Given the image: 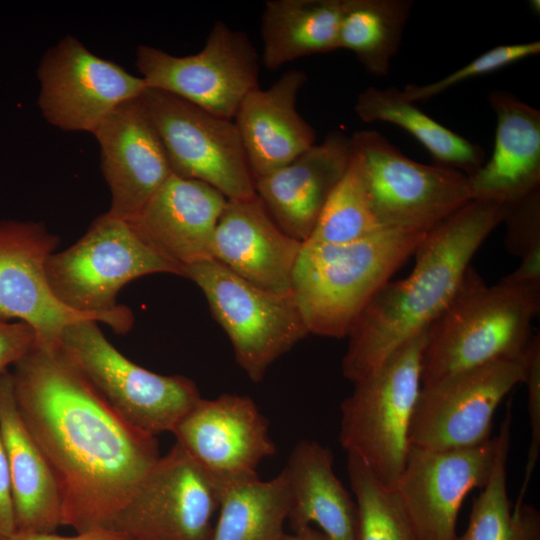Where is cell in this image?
<instances>
[{
  "label": "cell",
  "mask_w": 540,
  "mask_h": 540,
  "mask_svg": "<svg viewBox=\"0 0 540 540\" xmlns=\"http://www.w3.org/2000/svg\"><path fill=\"white\" fill-rule=\"evenodd\" d=\"M11 375L20 416L56 480L62 526L111 528L161 456L156 436L122 418L58 347L36 344Z\"/></svg>",
  "instance_id": "cell-1"
},
{
  "label": "cell",
  "mask_w": 540,
  "mask_h": 540,
  "mask_svg": "<svg viewBox=\"0 0 540 540\" xmlns=\"http://www.w3.org/2000/svg\"><path fill=\"white\" fill-rule=\"evenodd\" d=\"M502 207L471 200L427 232L404 279L387 282L350 330L342 361L352 383L375 372L400 346L427 330L456 294L475 252L501 223Z\"/></svg>",
  "instance_id": "cell-2"
},
{
  "label": "cell",
  "mask_w": 540,
  "mask_h": 540,
  "mask_svg": "<svg viewBox=\"0 0 540 540\" xmlns=\"http://www.w3.org/2000/svg\"><path fill=\"white\" fill-rule=\"evenodd\" d=\"M540 309V282L488 286L468 267L454 297L426 330L422 385L497 360L525 356Z\"/></svg>",
  "instance_id": "cell-3"
},
{
  "label": "cell",
  "mask_w": 540,
  "mask_h": 540,
  "mask_svg": "<svg viewBox=\"0 0 540 540\" xmlns=\"http://www.w3.org/2000/svg\"><path fill=\"white\" fill-rule=\"evenodd\" d=\"M427 233L381 229L347 243H302L291 293L311 334L341 338Z\"/></svg>",
  "instance_id": "cell-4"
},
{
  "label": "cell",
  "mask_w": 540,
  "mask_h": 540,
  "mask_svg": "<svg viewBox=\"0 0 540 540\" xmlns=\"http://www.w3.org/2000/svg\"><path fill=\"white\" fill-rule=\"evenodd\" d=\"M426 331L396 349L343 400L339 441L377 479L395 490L410 449L409 433L422 387Z\"/></svg>",
  "instance_id": "cell-5"
},
{
  "label": "cell",
  "mask_w": 540,
  "mask_h": 540,
  "mask_svg": "<svg viewBox=\"0 0 540 540\" xmlns=\"http://www.w3.org/2000/svg\"><path fill=\"white\" fill-rule=\"evenodd\" d=\"M154 273L184 276L179 265L146 242L128 221L108 212L46 263L49 285L61 303L78 312L107 316L132 313L117 304L120 289Z\"/></svg>",
  "instance_id": "cell-6"
},
{
  "label": "cell",
  "mask_w": 540,
  "mask_h": 540,
  "mask_svg": "<svg viewBox=\"0 0 540 540\" xmlns=\"http://www.w3.org/2000/svg\"><path fill=\"white\" fill-rule=\"evenodd\" d=\"M98 324L83 320L69 325L60 337V352L128 423L154 436L172 432L201 398L196 384L135 364L106 339Z\"/></svg>",
  "instance_id": "cell-7"
},
{
  "label": "cell",
  "mask_w": 540,
  "mask_h": 540,
  "mask_svg": "<svg viewBox=\"0 0 540 540\" xmlns=\"http://www.w3.org/2000/svg\"><path fill=\"white\" fill-rule=\"evenodd\" d=\"M350 139L383 229L427 233L471 201L462 171L414 161L375 130L357 131Z\"/></svg>",
  "instance_id": "cell-8"
},
{
  "label": "cell",
  "mask_w": 540,
  "mask_h": 540,
  "mask_svg": "<svg viewBox=\"0 0 540 540\" xmlns=\"http://www.w3.org/2000/svg\"><path fill=\"white\" fill-rule=\"evenodd\" d=\"M184 277L202 290L237 363L253 382L309 334L292 293L260 288L214 259L186 267Z\"/></svg>",
  "instance_id": "cell-9"
},
{
  "label": "cell",
  "mask_w": 540,
  "mask_h": 540,
  "mask_svg": "<svg viewBox=\"0 0 540 540\" xmlns=\"http://www.w3.org/2000/svg\"><path fill=\"white\" fill-rule=\"evenodd\" d=\"M259 58L248 35L221 20L195 54L175 56L144 44L136 49V66L148 88L231 120L242 100L260 87Z\"/></svg>",
  "instance_id": "cell-10"
},
{
  "label": "cell",
  "mask_w": 540,
  "mask_h": 540,
  "mask_svg": "<svg viewBox=\"0 0 540 540\" xmlns=\"http://www.w3.org/2000/svg\"><path fill=\"white\" fill-rule=\"evenodd\" d=\"M141 100L165 147L173 174L205 182L227 199L256 194L233 120L157 89L147 88Z\"/></svg>",
  "instance_id": "cell-11"
},
{
  "label": "cell",
  "mask_w": 540,
  "mask_h": 540,
  "mask_svg": "<svg viewBox=\"0 0 540 540\" xmlns=\"http://www.w3.org/2000/svg\"><path fill=\"white\" fill-rule=\"evenodd\" d=\"M59 238L44 223L0 220V317L17 319L36 332L37 345L57 348L63 331L71 324L95 320L124 334L133 326V313L107 316L78 312L54 295L46 275V263Z\"/></svg>",
  "instance_id": "cell-12"
},
{
  "label": "cell",
  "mask_w": 540,
  "mask_h": 540,
  "mask_svg": "<svg viewBox=\"0 0 540 540\" xmlns=\"http://www.w3.org/2000/svg\"><path fill=\"white\" fill-rule=\"evenodd\" d=\"M525 368V356L497 360L422 385L411 421L410 445L448 450L488 441L496 409L524 383Z\"/></svg>",
  "instance_id": "cell-13"
},
{
  "label": "cell",
  "mask_w": 540,
  "mask_h": 540,
  "mask_svg": "<svg viewBox=\"0 0 540 540\" xmlns=\"http://www.w3.org/2000/svg\"><path fill=\"white\" fill-rule=\"evenodd\" d=\"M216 479L175 442L144 476L111 529L134 540H211Z\"/></svg>",
  "instance_id": "cell-14"
},
{
  "label": "cell",
  "mask_w": 540,
  "mask_h": 540,
  "mask_svg": "<svg viewBox=\"0 0 540 540\" xmlns=\"http://www.w3.org/2000/svg\"><path fill=\"white\" fill-rule=\"evenodd\" d=\"M37 76L43 117L66 132L93 133L118 105L148 88L141 76L97 56L72 35L44 53Z\"/></svg>",
  "instance_id": "cell-15"
},
{
  "label": "cell",
  "mask_w": 540,
  "mask_h": 540,
  "mask_svg": "<svg viewBox=\"0 0 540 540\" xmlns=\"http://www.w3.org/2000/svg\"><path fill=\"white\" fill-rule=\"evenodd\" d=\"M497 446V435L461 449L410 445L395 491L419 540L456 539L460 507L469 492L488 482Z\"/></svg>",
  "instance_id": "cell-16"
},
{
  "label": "cell",
  "mask_w": 540,
  "mask_h": 540,
  "mask_svg": "<svg viewBox=\"0 0 540 540\" xmlns=\"http://www.w3.org/2000/svg\"><path fill=\"white\" fill-rule=\"evenodd\" d=\"M186 453L215 479L256 476L275 453L269 424L248 396L200 398L171 432Z\"/></svg>",
  "instance_id": "cell-17"
},
{
  "label": "cell",
  "mask_w": 540,
  "mask_h": 540,
  "mask_svg": "<svg viewBox=\"0 0 540 540\" xmlns=\"http://www.w3.org/2000/svg\"><path fill=\"white\" fill-rule=\"evenodd\" d=\"M111 192L108 213L131 222L172 174L160 136L141 96L112 110L92 133Z\"/></svg>",
  "instance_id": "cell-18"
},
{
  "label": "cell",
  "mask_w": 540,
  "mask_h": 540,
  "mask_svg": "<svg viewBox=\"0 0 540 540\" xmlns=\"http://www.w3.org/2000/svg\"><path fill=\"white\" fill-rule=\"evenodd\" d=\"M227 200L205 182L172 173L129 223L184 273L188 266L213 259L214 234Z\"/></svg>",
  "instance_id": "cell-19"
},
{
  "label": "cell",
  "mask_w": 540,
  "mask_h": 540,
  "mask_svg": "<svg viewBox=\"0 0 540 540\" xmlns=\"http://www.w3.org/2000/svg\"><path fill=\"white\" fill-rule=\"evenodd\" d=\"M301 246L254 194L227 200L214 234L213 259L260 288L289 294Z\"/></svg>",
  "instance_id": "cell-20"
},
{
  "label": "cell",
  "mask_w": 540,
  "mask_h": 540,
  "mask_svg": "<svg viewBox=\"0 0 540 540\" xmlns=\"http://www.w3.org/2000/svg\"><path fill=\"white\" fill-rule=\"evenodd\" d=\"M351 152L350 137L332 131L290 163L255 180L256 195L288 236L301 243L310 238Z\"/></svg>",
  "instance_id": "cell-21"
},
{
  "label": "cell",
  "mask_w": 540,
  "mask_h": 540,
  "mask_svg": "<svg viewBox=\"0 0 540 540\" xmlns=\"http://www.w3.org/2000/svg\"><path fill=\"white\" fill-rule=\"evenodd\" d=\"M305 72H284L269 88L250 92L233 118L254 180L285 166L315 144L314 128L296 103Z\"/></svg>",
  "instance_id": "cell-22"
},
{
  "label": "cell",
  "mask_w": 540,
  "mask_h": 540,
  "mask_svg": "<svg viewBox=\"0 0 540 540\" xmlns=\"http://www.w3.org/2000/svg\"><path fill=\"white\" fill-rule=\"evenodd\" d=\"M496 116L491 157L468 175L471 200L504 205L540 189V111L506 91L489 93Z\"/></svg>",
  "instance_id": "cell-23"
},
{
  "label": "cell",
  "mask_w": 540,
  "mask_h": 540,
  "mask_svg": "<svg viewBox=\"0 0 540 540\" xmlns=\"http://www.w3.org/2000/svg\"><path fill=\"white\" fill-rule=\"evenodd\" d=\"M0 436L9 467L15 532H55L62 526L57 483L20 416L9 370L0 375Z\"/></svg>",
  "instance_id": "cell-24"
},
{
  "label": "cell",
  "mask_w": 540,
  "mask_h": 540,
  "mask_svg": "<svg viewBox=\"0 0 540 540\" xmlns=\"http://www.w3.org/2000/svg\"><path fill=\"white\" fill-rule=\"evenodd\" d=\"M284 470L293 530L316 525L330 540H357V504L336 476L328 447L315 440H300Z\"/></svg>",
  "instance_id": "cell-25"
},
{
  "label": "cell",
  "mask_w": 540,
  "mask_h": 540,
  "mask_svg": "<svg viewBox=\"0 0 540 540\" xmlns=\"http://www.w3.org/2000/svg\"><path fill=\"white\" fill-rule=\"evenodd\" d=\"M342 0H267L261 15V55L269 70L338 48Z\"/></svg>",
  "instance_id": "cell-26"
},
{
  "label": "cell",
  "mask_w": 540,
  "mask_h": 540,
  "mask_svg": "<svg viewBox=\"0 0 540 540\" xmlns=\"http://www.w3.org/2000/svg\"><path fill=\"white\" fill-rule=\"evenodd\" d=\"M216 481L219 508L211 540H278L284 534L290 509L284 469L266 481L258 475Z\"/></svg>",
  "instance_id": "cell-27"
},
{
  "label": "cell",
  "mask_w": 540,
  "mask_h": 540,
  "mask_svg": "<svg viewBox=\"0 0 540 540\" xmlns=\"http://www.w3.org/2000/svg\"><path fill=\"white\" fill-rule=\"evenodd\" d=\"M354 110L365 122L394 124L418 140L438 165L471 175L484 163V151L422 112L396 87H368L357 97Z\"/></svg>",
  "instance_id": "cell-28"
},
{
  "label": "cell",
  "mask_w": 540,
  "mask_h": 540,
  "mask_svg": "<svg viewBox=\"0 0 540 540\" xmlns=\"http://www.w3.org/2000/svg\"><path fill=\"white\" fill-rule=\"evenodd\" d=\"M512 413L497 434L498 446L488 482L474 499L465 532L455 540H540V513L531 504H512L507 491V459L511 442Z\"/></svg>",
  "instance_id": "cell-29"
},
{
  "label": "cell",
  "mask_w": 540,
  "mask_h": 540,
  "mask_svg": "<svg viewBox=\"0 0 540 540\" xmlns=\"http://www.w3.org/2000/svg\"><path fill=\"white\" fill-rule=\"evenodd\" d=\"M412 4L410 0H342L338 48L351 51L369 74L385 76Z\"/></svg>",
  "instance_id": "cell-30"
},
{
  "label": "cell",
  "mask_w": 540,
  "mask_h": 540,
  "mask_svg": "<svg viewBox=\"0 0 540 540\" xmlns=\"http://www.w3.org/2000/svg\"><path fill=\"white\" fill-rule=\"evenodd\" d=\"M381 229L371 207L363 161L352 148L348 166L326 201L307 241L347 243Z\"/></svg>",
  "instance_id": "cell-31"
},
{
  "label": "cell",
  "mask_w": 540,
  "mask_h": 540,
  "mask_svg": "<svg viewBox=\"0 0 540 540\" xmlns=\"http://www.w3.org/2000/svg\"><path fill=\"white\" fill-rule=\"evenodd\" d=\"M358 510L357 540H419L395 490L385 487L358 455L347 453Z\"/></svg>",
  "instance_id": "cell-32"
},
{
  "label": "cell",
  "mask_w": 540,
  "mask_h": 540,
  "mask_svg": "<svg viewBox=\"0 0 540 540\" xmlns=\"http://www.w3.org/2000/svg\"><path fill=\"white\" fill-rule=\"evenodd\" d=\"M539 52V41L498 45L437 81L424 85L408 84L402 93L412 103L427 101L463 81L489 74Z\"/></svg>",
  "instance_id": "cell-33"
},
{
  "label": "cell",
  "mask_w": 540,
  "mask_h": 540,
  "mask_svg": "<svg viewBox=\"0 0 540 540\" xmlns=\"http://www.w3.org/2000/svg\"><path fill=\"white\" fill-rule=\"evenodd\" d=\"M501 207L508 251L522 258L540 248V189Z\"/></svg>",
  "instance_id": "cell-34"
},
{
  "label": "cell",
  "mask_w": 540,
  "mask_h": 540,
  "mask_svg": "<svg viewBox=\"0 0 540 540\" xmlns=\"http://www.w3.org/2000/svg\"><path fill=\"white\" fill-rule=\"evenodd\" d=\"M524 383L528 390V416L531 439L525 466L524 481L516 502H523L540 452V336L533 335L526 351Z\"/></svg>",
  "instance_id": "cell-35"
},
{
  "label": "cell",
  "mask_w": 540,
  "mask_h": 540,
  "mask_svg": "<svg viewBox=\"0 0 540 540\" xmlns=\"http://www.w3.org/2000/svg\"><path fill=\"white\" fill-rule=\"evenodd\" d=\"M36 344V332L30 325L0 317V375L26 356Z\"/></svg>",
  "instance_id": "cell-36"
},
{
  "label": "cell",
  "mask_w": 540,
  "mask_h": 540,
  "mask_svg": "<svg viewBox=\"0 0 540 540\" xmlns=\"http://www.w3.org/2000/svg\"><path fill=\"white\" fill-rule=\"evenodd\" d=\"M15 531L9 467L0 436V540H6Z\"/></svg>",
  "instance_id": "cell-37"
},
{
  "label": "cell",
  "mask_w": 540,
  "mask_h": 540,
  "mask_svg": "<svg viewBox=\"0 0 540 540\" xmlns=\"http://www.w3.org/2000/svg\"><path fill=\"white\" fill-rule=\"evenodd\" d=\"M6 540H134L130 536L111 528H99L77 533L74 536H61L53 533L15 532Z\"/></svg>",
  "instance_id": "cell-38"
},
{
  "label": "cell",
  "mask_w": 540,
  "mask_h": 540,
  "mask_svg": "<svg viewBox=\"0 0 540 540\" xmlns=\"http://www.w3.org/2000/svg\"><path fill=\"white\" fill-rule=\"evenodd\" d=\"M521 259L519 267L502 279L513 283L540 282V248L530 251Z\"/></svg>",
  "instance_id": "cell-39"
},
{
  "label": "cell",
  "mask_w": 540,
  "mask_h": 540,
  "mask_svg": "<svg viewBox=\"0 0 540 540\" xmlns=\"http://www.w3.org/2000/svg\"><path fill=\"white\" fill-rule=\"evenodd\" d=\"M278 540H330L320 530L312 526L293 530L291 534H283Z\"/></svg>",
  "instance_id": "cell-40"
}]
</instances>
